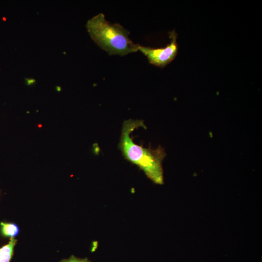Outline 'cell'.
Listing matches in <instances>:
<instances>
[{"label": "cell", "instance_id": "6da1fadb", "mask_svg": "<svg viewBox=\"0 0 262 262\" xmlns=\"http://www.w3.org/2000/svg\"><path fill=\"white\" fill-rule=\"evenodd\" d=\"M139 128L146 129L144 121L130 119L124 120L121 130L118 147L125 159L143 170L153 182L164 183L162 162L166 154L161 146L156 149L145 148L136 144L131 134Z\"/></svg>", "mask_w": 262, "mask_h": 262}, {"label": "cell", "instance_id": "7a4b0ae2", "mask_svg": "<svg viewBox=\"0 0 262 262\" xmlns=\"http://www.w3.org/2000/svg\"><path fill=\"white\" fill-rule=\"evenodd\" d=\"M86 27L92 39L110 55L124 56L138 50L129 37L130 32L119 24H111L102 13L88 21Z\"/></svg>", "mask_w": 262, "mask_h": 262}, {"label": "cell", "instance_id": "3957f363", "mask_svg": "<svg viewBox=\"0 0 262 262\" xmlns=\"http://www.w3.org/2000/svg\"><path fill=\"white\" fill-rule=\"evenodd\" d=\"M169 34L170 42L164 48H152L139 45L138 50L147 57L150 64L164 67L176 58L178 51L177 34L175 30Z\"/></svg>", "mask_w": 262, "mask_h": 262}, {"label": "cell", "instance_id": "277c9868", "mask_svg": "<svg viewBox=\"0 0 262 262\" xmlns=\"http://www.w3.org/2000/svg\"><path fill=\"white\" fill-rule=\"evenodd\" d=\"M17 240L11 238L9 243L0 248V262H10L14 254Z\"/></svg>", "mask_w": 262, "mask_h": 262}, {"label": "cell", "instance_id": "5b68a950", "mask_svg": "<svg viewBox=\"0 0 262 262\" xmlns=\"http://www.w3.org/2000/svg\"><path fill=\"white\" fill-rule=\"evenodd\" d=\"M0 232L2 236L14 238L18 235L19 229L18 226L13 223L0 222Z\"/></svg>", "mask_w": 262, "mask_h": 262}, {"label": "cell", "instance_id": "8992f818", "mask_svg": "<svg viewBox=\"0 0 262 262\" xmlns=\"http://www.w3.org/2000/svg\"><path fill=\"white\" fill-rule=\"evenodd\" d=\"M60 262H91L87 258L80 259L72 255L68 259H63Z\"/></svg>", "mask_w": 262, "mask_h": 262}]
</instances>
